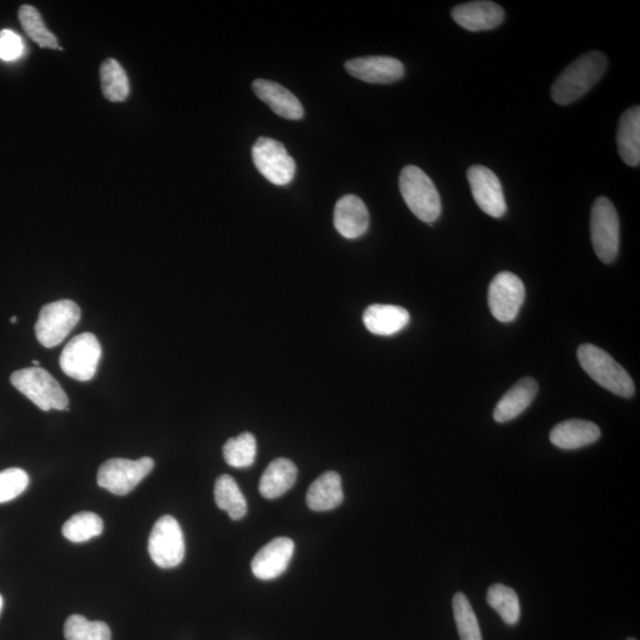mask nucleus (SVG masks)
I'll return each mask as SVG.
<instances>
[{
  "mask_svg": "<svg viewBox=\"0 0 640 640\" xmlns=\"http://www.w3.org/2000/svg\"><path fill=\"white\" fill-rule=\"evenodd\" d=\"M400 191L409 209L422 222L432 224L441 215V200L432 179L418 166L401 171Z\"/></svg>",
  "mask_w": 640,
  "mask_h": 640,
  "instance_id": "obj_3",
  "label": "nucleus"
},
{
  "mask_svg": "<svg viewBox=\"0 0 640 640\" xmlns=\"http://www.w3.org/2000/svg\"><path fill=\"white\" fill-rule=\"evenodd\" d=\"M453 613L460 640H483L476 613L465 594L454 595Z\"/></svg>",
  "mask_w": 640,
  "mask_h": 640,
  "instance_id": "obj_30",
  "label": "nucleus"
},
{
  "mask_svg": "<svg viewBox=\"0 0 640 640\" xmlns=\"http://www.w3.org/2000/svg\"><path fill=\"white\" fill-rule=\"evenodd\" d=\"M297 477V466L290 459H275L261 476L260 494L267 499L283 496L296 484Z\"/></svg>",
  "mask_w": 640,
  "mask_h": 640,
  "instance_id": "obj_22",
  "label": "nucleus"
},
{
  "mask_svg": "<svg viewBox=\"0 0 640 640\" xmlns=\"http://www.w3.org/2000/svg\"><path fill=\"white\" fill-rule=\"evenodd\" d=\"M214 494L217 507L227 511L232 520L239 521L247 515L246 498L232 476L223 475L217 478Z\"/></svg>",
  "mask_w": 640,
  "mask_h": 640,
  "instance_id": "obj_24",
  "label": "nucleus"
},
{
  "mask_svg": "<svg viewBox=\"0 0 640 640\" xmlns=\"http://www.w3.org/2000/svg\"><path fill=\"white\" fill-rule=\"evenodd\" d=\"M342 478L335 471L325 472L307 490L306 503L313 511H330L342 504Z\"/></svg>",
  "mask_w": 640,
  "mask_h": 640,
  "instance_id": "obj_21",
  "label": "nucleus"
},
{
  "mask_svg": "<svg viewBox=\"0 0 640 640\" xmlns=\"http://www.w3.org/2000/svg\"><path fill=\"white\" fill-rule=\"evenodd\" d=\"M627 640H636V639L630 638V639H627Z\"/></svg>",
  "mask_w": 640,
  "mask_h": 640,
  "instance_id": "obj_37",
  "label": "nucleus"
},
{
  "mask_svg": "<svg viewBox=\"0 0 640 640\" xmlns=\"http://www.w3.org/2000/svg\"><path fill=\"white\" fill-rule=\"evenodd\" d=\"M155 467L152 458L138 460L115 458L107 460L98 472L100 488L112 492L113 495L130 494Z\"/></svg>",
  "mask_w": 640,
  "mask_h": 640,
  "instance_id": "obj_7",
  "label": "nucleus"
},
{
  "mask_svg": "<svg viewBox=\"0 0 640 640\" xmlns=\"http://www.w3.org/2000/svg\"><path fill=\"white\" fill-rule=\"evenodd\" d=\"M334 223L337 232L343 238H361L369 228V211L366 204L355 195L342 197L336 204Z\"/></svg>",
  "mask_w": 640,
  "mask_h": 640,
  "instance_id": "obj_15",
  "label": "nucleus"
},
{
  "mask_svg": "<svg viewBox=\"0 0 640 640\" xmlns=\"http://www.w3.org/2000/svg\"><path fill=\"white\" fill-rule=\"evenodd\" d=\"M526 298V287L517 275L502 272L496 275L489 287V307L499 322L515 320Z\"/></svg>",
  "mask_w": 640,
  "mask_h": 640,
  "instance_id": "obj_11",
  "label": "nucleus"
},
{
  "mask_svg": "<svg viewBox=\"0 0 640 640\" xmlns=\"http://www.w3.org/2000/svg\"><path fill=\"white\" fill-rule=\"evenodd\" d=\"M617 143L619 155L629 166L640 163V107L629 108L620 118Z\"/></svg>",
  "mask_w": 640,
  "mask_h": 640,
  "instance_id": "obj_23",
  "label": "nucleus"
},
{
  "mask_svg": "<svg viewBox=\"0 0 640 640\" xmlns=\"http://www.w3.org/2000/svg\"><path fill=\"white\" fill-rule=\"evenodd\" d=\"M101 345L93 334L76 336L63 349L60 366L64 374L78 381L92 380L101 360Z\"/></svg>",
  "mask_w": 640,
  "mask_h": 640,
  "instance_id": "obj_9",
  "label": "nucleus"
},
{
  "mask_svg": "<svg viewBox=\"0 0 640 640\" xmlns=\"http://www.w3.org/2000/svg\"><path fill=\"white\" fill-rule=\"evenodd\" d=\"M472 196L478 207L495 219H501L507 213L501 181L490 169L483 165H473L467 171Z\"/></svg>",
  "mask_w": 640,
  "mask_h": 640,
  "instance_id": "obj_12",
  "label": "nucleus"
},
{
  "mask_svg": "<svg viewBox=\"0 0 640 640\" xmlns=\"http://www.w3.org/2000/svg\"><path fill=\"white\" fill-rule=\"evenodd\" d=\"M19 22L32 41L41 48H59L56 36L44 23L40 12L31 5H23L18 11Z\"/></svg>",
  "mask_w": 640,
  "mask_h": 640,
  "instance_id": "obj_28",
  "label": "nucleus"
},
{
  "mask_svg": "<svg viewBox=\"0 0 640 640\" xmlns=\"http://www.w3.org/2000/svg\"><path fill=\"white\" fill-rule=\"evenodd\" d=\"M253 91L279 117L288 120H299L304 117L302 102L279 83L258 79L253 82Z\"/></svg>",
  "mask_w": 640,
  "mask_h": 640,
  "instance_id": "obj_16",
  "label": "nucleus"
},
{
  "mask_svg": "<svg viewBox=\"0 0 640 640\" xmlns=\"http://www.w3.org/2000/svg\"><path fill=\"white\" fill-rule=\"evenodd\" d=\"M411 316L406 309L396 305L375 304L364 311L363 323L376 336H393L409 324Z\"/></svg>",
  "mask_w": 640,
  "mask_h": 640,
  "instance_id": "obj_19",
  "label": "nucleus"
},
{
  "mask_svg": "<svg viewBox=\"0 0 640 640\" xmlns=\"http://www.w3.org/2000/svg\"><path fill=\"white\" fill-rule=\"evenodd\" d=\"M591 236L595 254L604 264H612L619 253V216L606 197L593 204Z\"/></svg>",
  "mask_w": 640,
  "mask_h": 640,
  "instance_id": "obj_6",
  "label": "nucleus"
},
{
  "mask_svg": "<svg viewBox=\"0 0 640 640\" xmlns=\"http://www.w3.org/2000/svg\"><path fill=\"white\" fill-rule=\"evenodd\" d=\"M539 392V384L531 377L518 381L501 401L497 403L494 419L498 424H505L520 416L534 401Z\"/></svg>",
  "mask_w": 640,
  "mask_h": 640,
  "instance_id": "obj_20",
  "label": "nucleus"
},
{
  "mask_svg": "<svg viewBox=\"0 0 640 640\" xmlns=\"http://www.w3.org/2000/svg\"><path fill=\"white\" fill-rule=\"evenodd\" d=\"M452 18L469 31L492 30L504 21V10L492 2H470L456 6Z\"/></svg>",
  "mask_w": 640,
  "mask_h": 640,
  "instance_id": "obj_17",
  "label": "nucleus"
},
{
  "mask_svg": "<svg viewBox=\"0 0 640 640\" xmlns=\"http://www.w3.org/2000/svg\"><path fill=\"white\" fill-rule=\"evenodd\" d=\"M600 428L591 421L567 420L556 425L550 432V443L561 450H578L597 443L600 439Z\"/></svg>",
  "mask_w": 640,
  "mask_h": 640,
  "instance_id": "obj_18",
  "label": "nucleus"
},
{
  "mask_svg": "<svg viewBox=\"0 0 640 640\" xmlns=\"http://www.w3.org/2000/svg\"><path fill=\"white\" fill-rule=\"evenodd\" d=\"M3 604H4V600H3L2 594H0V612H2Z\"/></svg>",
  "mask_w": 640,
  "mask_h": 640,
  "instance_id": "obj_34",
  "label": "nucleus"
},
{
  "mask_svg": "<svg viewBox=\"0 0 640 640\" xmlns=\"http://www.w3.org/2000/svg\"><path fill=\"white\" fill-rule=\"evenodd\" d=\"M10 322H11L12 324H16V323L18 322L17 317H12V318H10Z\"/></svg>",
  "mask_w": 640,
  "mask_h": 640,
  "instance_id": "obj_35",
  "label": "nucleus"
},
{
  "mask_svg": "<svg viewBox=\"0 0 640 640\" xmlns=\"http://www.w3.org/2000/svg\"><path fill=\"white\" fill-rule=\"evenodd\" d=\"M29 482L28 473L22 469H8L0 472V504L21 496L27 490Z\"/></svg>",
  "mask_w": 640,
  "mask_h": 640,
  "instance_id": "obj_32",
  "label": "nucleus"
},
{
  "mask_svg": "<svg viewBox=\"0 0 640 640\" xmlns=\"http://www.w3.org/2000/svg\"><path fill=\"white\" fill-rule=\"evenodd\" d=\"M11 383L44 412L50 409L69 411L66 392L47 370L32 367L15 371L11 375Z\"/></svg>",
  "mask_w": 640,
  "mask_h": 640,
  "instance_id": "obj_4",
  "label": "nucleus"
},
{
  "mask_svg": "<svg viewBox=\"0 0 640 640\" xmlns=\"http://www.w3.org/2000/svg\"><path fill=\"white\" fill-rule=\"evenodd\" d=\"M81 319V310L73 300L63 299L42 307L35 332L48 349L55 348L73 331Z\"/></svg>",
  "mask_w": 640,
  "mask_h": 640,
  "instance_id": "obj_5",
  "label": "nucleus"
},
{
  "mask_svg": "<svg viewBox=\"0 0 640 640\" xmlns=\"http://www.w3.org/2000/svg\"><path fill=\"white\" fill-rule=\"evenodd\" d=\"M607 64V57L601 51L594 50L580 56L555 81L553 100L561 106L573 104L603 78Z\"/></svg>",
  "mask_w": 640,
  "mask_h": 640,
  "instance_id": "obj_1",
  "label": "nucleus"
},
{
  "mask_svg": "<svg viewBox=\"0 0 640 640\" xmlns=\"http://www.w3.org/2000/svg\"><path fill=\"white\" fill-rule=\"evenodd\" d=\"M223 457L227 464L236 469L252 466L256 458V439L252 433L245 432L239 437L229 439L223 446Z\"/></svg>",
  "mask_w": 640,
  "mask_h": 640,
  "instance_id": "obj_29",
  "label": "nucleus"
},
{
  "mask_svg": "<svg viewBox=\"0 0 640 640\" xmlns=\"http://www.w3.org/2000/svg\"><path fill=\"white\" fill-rule=\"evenodd\" d=\"M104 531V522L94 512L76 514L62 528V534L70 542H87L98 537Z\"/></svg>",
  "mask_w": 640,
  "mask_h": 640,
  "instance_id": "obj_26",
  "label": "nucleus"
},
{
  "mask_svg": "<svg viewBox=\"0 0 640 640\" xmlns=\"http://www.w3.org/2000/svg\"><path fill=\"white\" fill-rule=\"evenodd\" d=\"M294 542L278 537L259 550L252 561V572L260 580H273L286 572L293 558Z\"/></svg>",
  "mask_w": 640,
  "mask_h": 640,
  "instance_id": "obj_14",
  "label": "nucleus"
},
{
  "mask_svg": "<svg viewBox=\"0 0 640 640\" xmlns=\"http://www.w3.org/2000/svg\"><path fill=\"white\" fill-rule=\"evenodd\" d=\"M345 68L354 78L376 85L399 81L405 75L401 61L389 56L358 57L345 63Z\"/></svg>",
  "mask_w": 640,
  "mask_h": 640,
  "instance_id": "obj_13",
  "label": "nucleus"
},
{
  "mask_svg": "<svg viewBox=\"0 0 640 640\" xmlns=\"http://www.w3.org/2000/svg\"><path fill=\"white\" fill-rule=\"evenodd\" d=\"M252 157L256 169L267 181L275 185H287L296 174V163L287 152L284 144L272 138L261 137L252 149Z\"/></svg>",
  "mask_w": 640,
  "mask_h": 640,
  "instance_id": "obj_10",
  "label": "nucleus"
},
{
  "mask_svg": "<svg viewBox=\"0 0 640 640\" xmlns=\"http://www.w3.org/2000/svg\"><path fill=\"white\" fill-rule=\"evenodd\" d=\"M488 604L501 616L508 625H516L521 617L520 599L517 593L508 586L496 584L488 591Z\"/></svg>",
  "mask_w": 640,
  "mask_h": 640,
  "instance_id": "obj_27",
  "label": "nucleus"
},
{
  "mask_svg": "<svg viewBox=\"0 0 640 640\" xmlns=\"http://www.w3.org/2000/svg\"><path fill=\"white\" fill-rule=\"evenodd\" d=\"M24 44L21 36L11 30L0 32V59L3 61H16L22 56Z\"/></svg>",
  "mask_w": 640,
  "mask_h": 640,
  "instance_id": "obj_33",
  "label": "nucleus"
},
{
  "mask_svg": "<svg viewBox=\"0 0 640 640\" xmlns=\"http://www.w3.org/2000/svg\"><path fill=\"white\" fill-rule=\"evenodd\" d=\"M100 79L102 93L107 100L123 102L130 95V82L118 61L106 60L101 64Z\"/></svg>",
  "mask_w": 640,
  "mask_h": 640,
  "instance_id": "obj_25",
  "label": "nucleus"
},
{
  "mask_svg": "<svg viewBox=\"0 0 640 640\" xmlns=\"http://www.w3.org/2000/svg\"><path fill=\"white\" fill-rule=\"evenodd\" d=\"M149 553L160 568L181 565L185 556V541L181 526L175 517H160L153 527L149 540Z\"/></svg>",
  "mask_w": 640,
  "mask_h": 640,
  "instance_id": "obj_8",
  "label": "nucleus"
},
{
  "mask_svg": "<svg viewBox=\"0 0 640 640\" xmlns=\"http://www.w3.org/2000/svg\"><path fill=\"white\" fill-rule=\"evenodd\" d=\"M578 360L582 369L599 386L626 399L632 398L635 394V383L629 373L603 349L592 344L581 345L578 350Z\"/></svg>",
  "mask_w": 640,
  "mask_h": 640,
  "instance_id": "obj_2",
  "label": "nucleus"
},
{
  "mask_svg": "<svg viewBox=\"0 0 640 640\" xmlns=\"http://www.w3.org/2000/svg\"><path fill=\"white\" fill-rule=\"evenodd\" d=\"M64 637L67 640H111L110 627L104 622H89L83 616L74 614L64 625Z\"/></svg>",
  "mask_w": 640,
  "mask_h": 640,
  "instance_id": "obj_31",
  "label": "nucleus"
},
{
  "mask_svg": "<svg viewBox=\"0 0 640 640\" xmlns=\"http://www.w3.org/2000/svg\"><path fill=\"white\" fill-rule=\"evenodd\" d=\"M32 364H34L35 367H40V362L38 361H32Z\"/></svg>",
  "mask_w": 640,
  "mask_h": 640,
  "instance_id": "obj_36",
  "label": "nucleus"
}]
</instances>
